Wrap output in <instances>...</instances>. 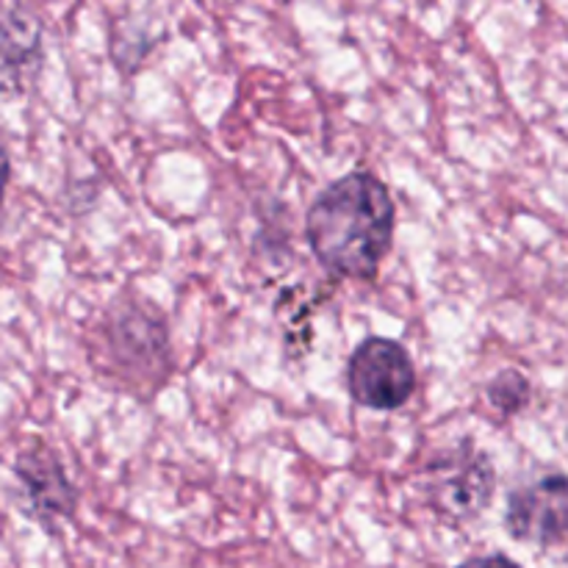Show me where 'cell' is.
I'll list each match as a JSON object with an SVG mask.
<instances>
[{"mask_svg": "<svg viewBox=\"0 0 568 568\" xmlns=\"http://www.w3.org/2000/svg\"><path fill=\"white\" fill-rule=\"evenodd\" d=\"M394 200L369 172H349L322 189L305 216L308 244L327 272L375 277L394 242Z\"/></svg>", "mask_w": 568, "mask_h": 568, "instance_id": "6da1fadb", "label": "cell"}, {"mask_svg": "<svg viewBox=\"0 0 568 568\" xmlns=\"http://www.w3.org/2000/svg\"><path fill=\"white\" fill-rule=\"evenodd\" d=\"M347 388L364 408H403L416 392L414 361L392 338H366L349 355Z\"/></svg>", "mask_w": 568, "mask_h": 568, "instance_id": "7a4b0ae2", "label": "cell"}, {"mask_svg": "<svg viewBox=\"0 0 568 568\" xmlns=\"http://www.w3.org/2000/svg\"><path fill=\"white\" fill-rule=\"evenodd\" d=\"M17 475L26 483L28 499L42 519L53 516H72L75 510V491L61 471L59 460L48 453H26L17 460Z\"/></svg>", "mask_w": 568, "mask_h": 568, "instance_id": "5b68a950", "label": "cell"}, {"mask_svg": "<svg viewBox=\"0 0 568 568\" xmlns=\"http://www.w3.org/2000/svg\"><path fill=\"white\" fill-rule=\"evenodd\" d=\"M458 568H521L516 560L505 558V555H480V558H469Z\"/></svg>", "mask_w": 568, "mask_h": 568, "instance_id": "52a82bcc", "label": "cell"}, {"mask_svg": "<svg viewBox=\"0 0 568 568\" xmlns=\"http://www.w3.org/2000/svg\"><path fill=\"white\" fill-rule=\"evenodd\" d=\"M505 525L514 538L538 547L568 538V477L552 471L510 491Z\"/></svg>", "mask_w": 568, "mask_h": 568, "instance_id": "3957f363", "label": "cell"}, {"mask_svg": "<svg viewBox=\"0 0 568 568\" xmlns=\"http://www.w3.org/2000/svg\"><path fill=\"white\" fill-rule=\"evenodd\" d=\"M430 497L444 514L471 519L480 514L494 494V466L475 447H458L430 464Z\"/></svg>", "mask_w": 568, "mask_h": 568, "instance_id": "277c9868", "label": "cell"}, {"mask_svg": "<svg viewBox=\"0 0 568 568\" xmlns=\"http://www.w3.org/2000/svg\"><path fill=\"white\" fill-rule=\"evenodd\" d=\"M488 399H491L494 408L503 410L505 416L519 414L527 403H530V383L521 372L505 369L488 386Z\"/></svg>", "mask_w": 568, "mask_h": 568, "instance_id": "8992f818", "label": "cell"}]
</instances>
